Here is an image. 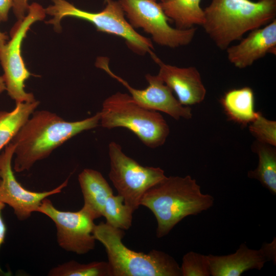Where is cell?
<instances>
[{
  "label": "cell",
  "mask_w": 276,
  "mask_h": 276,
  "mask_svg": "<svg viewBox=\"0 0 276 276\" xmlns=\"http://www.w3.org/2000/svg\"><path fill=\"white\" fill-rule=\"evenodd\" d=\"M13 0H0V19L1 21L7 20L8 13L12 7Z\"/></svg>",
  "instance_id": "484cf974"
},
{
  "label": "cell",
  "mask_w": 276,
  "mask_h": 276,
  "mask_svg": "<svg viewBox=\"0 0 276 276\" xmlns=\"http://www.w3.org/2000/svg\"><path fill=\"white\" fill-rule=\"evenodd\" d=\"M100 120V112L81 121L70 122L47 110L34 111L11 141L15 145L14 171L29 170L68 140L98 127Z\"/></svg>",
  "instance_id": "6da1fadb"
},
{
  "label": "cell",
  "mask_w": 276,
  "mask_h": 276,
  "mask_svg": "<svg viewBox=\"0 0 276 276\" xmlns=\"http://www.w3.org/2000/svg\"><path fill=\"white\" fill-rule=\"evenodd\" d=\"M0 21H1L0 19ZM8 39V36L5 33L0 31V43H3L6 42Z\"/></svg>",
  "instance_id": "f1b7e54d"
},
{
  "label": "cell",
  "mask_w": 276,
  "mask_h": 276,
  "mask_svg": "<svg viewBox=\"0 0 276 276\" xmlns=\"http://www.w3.org/2000/svg\"><path fill=\"white\" fill-rule=\"evenodd\" d=\"M213 196L203 194L190 175L166 177L148 190L140 205L148 208L157 220L156 236L167 235L185 217L196 215L211 208Z\"/></svg>",
  "instance_id": "7a4b0ae2"
},
{
  "label": "cell",
  "mask_w": 276,
  "mask_h": 276,
  "mask_svg": "<svg viewBox=\"0 0 276 276\" xmlns=\"http://www.w3.org/2000/svg\"><path fill=\"white\" fill-rule=\"evenodd\" d=\"M108 155L109 178L118 195L123 197L124 203L134 211L140 206L145 192L167 177L159 167L141 165L125 154L115 142L109 144Z\"/></svg>",
  "instance_id": "ba28073f"
},
{
  "label": "cell",
  "mask_w": 276,
  "mask_h": 276,
  "mask_svg": "<svg viewBox=\"0 0 276 276\" xmlns=\"http://www.w3.org/2000/svg\"><path fill=\"white\" fill-rule=\"evenodd\" d=\"M274 146L255 141L252 150L258 156L257 168L248 172L250 178L255 179L273 195L276 194V150Z\"/></svg>",
  "instance_id": "d6986e66"
},
{
  "label": "cell",
  "mask_w": 276,
  "mask_h": 276,
  "mask_svg": "<svg viewBox=\"0 0 276 276\" xmlns=\"http://www.w3.org/2000/svg\"><path fill=\"white\" fill-rule=\"evenodd\" d=\"M53 5L45 9L46 14L53 16L47 21L52 24L56 31L61 30L60 21L65 17L83 19L92 24L98 31L119 36L124 39L127 47L134 53L144 55L150 54L152 58L154 46L151 39L137 33L125 17L119 2L105 0L106 6L101 11L91 12L83 10L65 0H52Z\"/></svg>",
  "instance_id": "8992f818"
},
{
  "label": "cell",
  "mask_w": 276,
  "mask_h": 276,
  "mask_svg": "<svg viewBox=\"0 0 276 276\" xmlns=\"http://www.w3.org/2000/svg\"><path fill=\"white\" fill-rule=\"evenodd\" d=\"M78 181L84 199L83 205L91 209L97 218L103 216L107 198L113 193L107 180L99 171L85 169L79 174Z\"/></svg>",
  "instance_id": "e0dca14e"
},
{
  "label": "cell",
  "mask_w": 276,
  "mask_h": 276,
  "mask_svg": "<svg viewBox=\"0 0 276 276\" xmlns=\"http://www.w3.org/2000/svg\"><path fill=\"white\" fill-rule=\"evenodd\" d=\"M164 1H165V0H159L160 2H164Z\"/></svg>",
  "instance_id": "f546056e"
},
{
  "label": "cell",
  "mask_w": 276,
  "mask_h": 276,
  "mask_svg": "<svg viewBox=\"0 0 276 276\" xmlns=\"http://www.w3.org/2000/svg\"><path fill=\"white\" fill-rule=\"evenodd\" d=\"M180 268L182 276L211 275L208 255L194 251L183 256Z\"/></svg>",
  "instance_id": "cb8c5ba5"
},
{
  "label": "cell",
  "mask_w": 276,
  "mask_h": 276,
  "mask_svg": "<svg viewBox=\"0 0 276 276\" xmlns=\"http://www.w3.org/2000/svg\"><path fill=\"white\" fill-rule=\"evenodd\" d=\"M29 0H13L12 8L18 20L25 16L26 12L28 11Z\"/></svg>",
  "instance_id": "d4e9b609"
},
{
  "label": "cell",
  "mask_w": 276,
  "mask_h": 276,
  "mask_svg": "<svg viewBox=\"0 0 276 276\" xmlns=\"http://www.w3.org/2000/svg\"><path fill=\"white\" fill-rule=\"evenodd\" d=\"M48 275L111 276V272L108 262L95 261L81 264L72 260L52 268Z\"/></svg>",
  "instance_id": "44dd1931"
},
{
  "label": "cell",
  "mask_w": 276,
  "mask_h": 276,
  "mask_svg": "<svg viewBox=\"0 0 276 276\" xmlns=\"http://www.w3.org/2000/svg\"><path fill=\"white\" fill-rule=\"evenodd\" d=\"M108 62L107 58L100 57L97 60L96 66L124 85L139 105L151 110L163 112L175 120L189 119L192 117L191 108L182 105L174 96L172 90L157 75L146 74L145 78L148 83V86L143 89H136L113 73L109 67Z\"/></svg>",
  "instance_id": "7c38bea8"
},
{
  "label": "cell",
  "mask_w": 276,
  "mask_h": 276,
  "mask_svg": "<svg viewBox=\"0 0 276 276\" xmlns=\"http://www.w3.org/2000/svg\"><path fill=\"white\" fill-rule=\"evenodd\" d=\"M37 212L49 217L57 228L58 245L67 251L84 255L93 250L96 239L93 232L94 220L98 218L95 213L83 205L77 212L62 211L57 209L52 201L44 199Z\"/></svg>",
  "instance_id": "30bf717a"
},
{
  "label": "cell",
  "mask_w": 276,
  "mask_h": 276,
  "mask_svg": "<svg viewBox=\"0 0 276 276\" xmlns=\"http://www.w3.org/2000/svg\"><path fill=\"white\" fill-rule=\"evenodd\" d=\"M276 19L264 27L250 31L240 42L226 49L228 61L237 68L251 66L267 53L275 54Z\"/></svg>",
  "instance_id": "9a60e30c"
},
{
  "label": "cell",
  "mask_w": 276,
  "mask_h": 276,
  "mask_svg": "<svg viewBox=\"0 0 276 276\" xmlns=\"http://www.w3.org/2000/svg\"><path fill=\"white\" fill-rule=\"evenodd\" d=\"M5 206V204L0 201V247L4 242L7 231L6 224H5L2 216V211ZM0 272H2L1 267Z\"/></svg>",
  "instance_id": "4316f807"
},
{
  "label": "cell",
  "mask_w": 276,
  "mask_h": 276,
  "mask_svg": "<svg viewBox=\"0 0 276 276\" xmlns=\"http://www.w3.org/2000/svg\"><path fill=\"white\" fill-rule=\"evenodd\" d=\"M249 131L259 142L276 146V122L265 118L261 113L249 124Z\"/></svg>",
  "instance_id": "603a6c76"
},
{
  "label": "cell",
  "mask_w": 276,
  "mask_h": 276,
  "mask_svg": "<svg viewBox=\"0 0 276 276\" xmlns=\"http://www.w3.org/2000/svg\"><path fill=\"white\" fill-rule=\"evenodd\" d=\"M45 14L41 5L32 3L29 5L27 16L18 20L11 30V39L7 42L0 43V62L4 72L3 76L6 90L16 103L36 100L32 93L25 90V82L32 74L22 58L21 45L32 25L42 20Z\"/></svg>",
  "instance_id": "52a82bcc"
},
{
  "label": "cell",
  "mask_w": 276,
  "mask_h": 276,
  "mask_svg": "<svg viewBox=\"0 0 276 276\" xmlns=\"http://www.w3.org/2000/svg\"><path fill=\"white\" fill-rule=\"evenodd\" d=\"M201 0H165L159 4L167 17L176 28L187 29L202 25L204 11L200 7Z\"/></svg>",
  "instance_id": "ac0fdd59"
},
{
  "label": "cell",
  "mask_w": 276,
  "mask_h": 276,
  "mask_svg": "<svg viewBox=\"0 0 276 276\" xmlns=\"http://www.w3.org/2000/svg\"><path fill=\"white\" fill-rule=\"evenodd\" d=\"M100 112L102 127L125 128L151 148L162 146L169 134V127L159 112L139 105L126 93L118 91L107 98Z\"/></svg>",
  "instance_id": "5b68a950"
},
{
  "label": "cell",
  "mask_w": 276,
  "mask_h": 276,
  "mask_svg": "<svg viewBox=\"0 0 276 276\" xmlns=\"http://www.w3.org/2000/svg\"><path fill=\"white\" fill-rule=\"evenodd\" d=\"M201 25L220 49L242 39L248 31L264 26L276 16V0H212Z\"/></svg>",
  "instance_id": "3957f363"
},
{
  "label": "cell",
  "mask_w": 276,
  "mask_h": 276,
  "mask_svg": "<svg viewBox=\"0 0 276 276\" xmlns=\"http://www.w3.org/2000/svg\"><path fill=\"white\" fill-rule=\"evenodd\" d=\"M130 25L151 35L157 44L176 48L193 40L196 28L179 29L169 25L171 20L156 0H118Z\"/></svg>",
  "instance_id": "9c48e42d"
},
{
  "label": "cell",
  "mask_w": 276,
  "mask_h": 276,
  "mask_svg": "<svg viewBox=\"0 0 276 276\" xmlns=\"http://www.w3.org/2000/svg\"><path fill=\"white\" fill-rule=\"evenodd\" d=\"M134 211L125 204L123 197L120 195H110L106 201L103 215L106 223L122 230H127L131 226L132 214Z\"/></svg>",
  "instance_id": "7402d4cb"
},
{
  "label": "cell",
  "mask_w": 276,
  "mask_h": 276,
  "mask_svg": "<svg viewBox=\"0 0 276 276\" xmlns=\"http://www.w3.org/2000/svg\"><path fill=\"white\" fill-rule=\"evenodd\" d=\"M15 145L10 142L0 155V201L12 208L18 219L24 221L37 212L42 200L60 193L68 183V178L56 188L48 191L33 192L17 181L12 167Z\"/></svg>",
  "instance_id": "8fae6325"
},
{
  "label": "cell",
  "mask_w": 276,
  "mask_h": 276,
  "mask_svg": "<svg viewBox=\"0 0 276 276\" xmlns=\"http://www.w3.org/2000/svg\"><path fill=\"white\" fill-rule=\"evenodd\" d=\"M220 102L229 120L242 126L251 123L259 113L255 110L254 93L249 87L228 90L221 98Z\"/></svg>",
  "instance_id": "2e32d148"
},
{
  "label": "cell",
  "mask_w": 276,
  "mask_h": 276,
  "mask_svg": "<svg viewBox=\"0 0 276 276\" xmlns=\"http://www.w3.org/2000/svg\"><path fill=\"white\" fill-rule=\"evenodd\" d=\"M93 235L105 248L111 276H182L180 266L169 254L156 249L136 252L123 243V230L103 222L95 224Z\"/></svg>",
  "instance_id": "277c9868"
},
{
  "label": "cell",
  "mask_w": 276,
  "mask_h": 276,
  "mask_svg": "<svg viewBox=\"0 0 276 276\" xmlns=\"http://www.w3.org/2000/svg\"><path fill=\"white\" fill-rule=\"evenodd\" d=\"M211 275L240 276L246 271L261 269L270 261L276 262V241L264 243L259 249L242 243L235 252L224 256L208 255Z\"/></svg>",
  "instance_id": "4fadbf2b"
},
{
  "label": "cell",
  "mask_w": 276,
  "mask_h": 276,
  "mask_svg": "<svg viewBox=\"0 0 276 276\" xmlns=\"http://www.w3.org/2000/svg\"><path fill=\"white\" fill-rule=\"evenodd\" d=\"M11 111H0V151L9 144L35 111L39 102L16 103Z\"/></svg>",
  "instance_id": "ffe728a7"
},
{
  "label": "cell",
  "mask_w": 276,
  "mask_h": 276,
  "mask_svg": "<svg viewBox=\"0 0 276 276\" xmlns=\"http://www.w3.org/2000/svg\"><path fill=\"white\" fill-rule=\"evenodd\" d=\"M6 90V85L3 76H0V95Z\"/></svg>",
  "instance_id": "83f0119b"
},
{
  "label": "cell",
  "mask_w": 276,
  "mask_h": 276,
  "mask_svg": "<svg viewBox=\"0 0 276 276\" xmlns=\"http://www.w3.org/2000/svg\"><path fill=\"white\" fill-rule=\"evenodd\" d=\"M159 67L157 76L177 96L183 106L201 103L206 90L196 67H180L166 64L156 57L153 59Z\"/></svg>",
  "instance_id": "5bb4252c"
}]
</instances>
